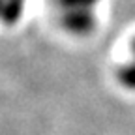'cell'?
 Returning <instances> with one entry per match:
<instances>
[{
  "label": "cell",
  "mask_w": 135,
  "mask_h": 135,
  "mask_svg": "<svg viewBox=\"0 0 135 135\" xmlns=\"http://www.w3.org/2000/svg\"><path fill=\"white\" fill-rule=\"evenodd\" d=\"M101 0H55L56 15L66 32L73 36H88L98 25Z\"/></svg>",
  "instance_id": "obj_1"
},
{
  "label": "cell",
  "mask_w": 135,
  "mask_h": 135,
  "mask_svg": "<svg viewBox=\"0 0 135 135\" xmlns=\"http://www.w3.org/2000/svg\"><path fill=\"white\" fill-rule=\"evenodd\" d=\"M28 0H0V25L13 26L19 23Z\"/></svg>",
  "instance_id": "obj_2"
},
{
  "label": "cell",
  "mask_w": 135,
  "mask_h": 135,
  "mask_svg": "<svg viewBox=\"0 0 135 135\" xmlns=\"http://www.w3.org/2000/svg\"><path fill=\"white\" fill-rule=\"evenodd\" d=\"M116 79L122 88L135 92V38L131 40L129 55H128L126 62L120 64V68L116 70Z\"/></svg>",
  "instance_id": "obj_3"
}]
</instances>
